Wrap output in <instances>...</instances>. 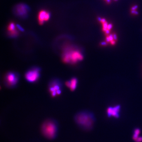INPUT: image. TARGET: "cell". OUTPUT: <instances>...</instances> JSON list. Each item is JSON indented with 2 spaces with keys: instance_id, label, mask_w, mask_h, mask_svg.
I'll use <instances>...</instances> for the list:
<instances>
[{
  "instance_id": "cell-14",
  "label": "cell",
  "mask_w": 142,
  "mask_h": 142,
  "mask_svg": "<svg viewBox=\"0 0 142 142\" xmlns=\"http://www.w3.org/2000/svg\"><path fill=\"white\" fill-rule=\"evenodd\" d=\"M108 24L107 22H105L103 24V31L105 32L107 30Z\"/></svg>"
},
{
  "instance_id": "cell-28",
  "label": "cell",
  "mask_w": 142,
  "mask_h": 142,
  "mask_svg": "<svg viewBox=\"0 0 142 142\" xmlns=\"http://www.w3.org/2000/svg\"><path fill=\"white\" fill-rule=\"evenodd\" d=\"M106 1L108 3H110V2H111V0H106Z\"/></svg>"
},
{
  "instance_id": "cell-7",
  "label": "cell",
  "mask_w": 142,
  "mask_h": 142,
  "mask_svg": "<svg viewBox=\"0 0 142 142\" xmlns=\"http://www.w3.org/2000/svg\"><path fill=\"white\" fill-rule=\"evenodd\" d=\"M120 106L116 105L114 107H109L107 111V116L109 117H113L118 118L120 117Z\"/></svg>"
},
{
  "instance_id": "cell-10",
  "label": "cell",
  "mask_w": 142,
  "mask_h": 142,
  "mask_svg": "<svg viewBox=\"0 0 142 142\" xmlns=\"http://www.w3.org/2000/svg\"><path fill=\"white\" fill-rule=\"evenodd\" d=\"M49 86L53 87L56 91L58 90H61L62 84L59 80L55 79L51 80L49 84Z\"/></svg>"
},
{
  "instance_id": "cell-24",
  "label": "cell",
  "mask_w": 142,
  "mask_h": 142,
  "mask_svg": "<svg viewBox=\"0 0 142 142\" xmlns=\"http://www.w3.org/2000/svg\"><path fill=\"white\" fill-rule=\"evenodd\" d=\"M17 27H18V28H19V30H20L22 31H23L24 30L23 29V28H22V27H20V26L19 25H17Z\"/></svg>"
},
{
  "instance_id": "cell-2",
  "label": "cell",
  "mask_w": 142,
  "mask_h": 142,
  "mask_svg": "<svg viewBox=\"0 0 142 142\" xmlns=\"http://www.w3.org/2000/svg\"><path fill=\"white\" fill-rule=\"evenodd\" d=\"M58 131V123L56 120L48 119L43 123L41 126V132L47 139H53L57 137Z\"/></svg>"
},
{
  "instance_id": "cell-8",
  "label": "cell",
  "mask_w": 142,
  "mask_h": 142,
  "mask_svg": "<svg viewBox=\"0 0 142 142\" xmlns=\"http://www.w3.org/2000/svg\"><path fill=\"white\" fill-rule=\"evenodd\" d=\"M50 17V14L49 12L45 10H42L38 14V21L40 25L44 23L45 21H46L49 19Z\"/></svg>"
},
{
  "instance_id": "cell-6",
  "label": "cell",
  "mask_w": 142,
  "mask_h": 142,
  "mask_svg": "<svg viewBox=\"0 0 142 142\" xmlns=\"http://www.w3.org/2000/svg\"><path fill=\"white\" fill-rule=\"evenodd\" d=\"M30 9L28 6L25 4L17 5L14 9V12L16 15L21 17H25L27 16Z\"/></svg>"
},
{
  "instance_id": "cell-12",
  "label": "cell",
  "mask_w": 142,
  "mask_h": 142,
  "mask_svg": "<svg viewBox=\"0 0 142 142\" xmlns=\"http://www.w3.org/2000/svg\"><path fill=\"white\" fill-rule=\"evenodd\" d=\"M18 34H19V33L16 30L13 31L9 32V37H11V38H15L18 36Z\"/></svg>"
},
{
  "instance_id": "cell-17",
  "label": "cell",
  "mask_w": 142,
  "mask_h": 142,
  "mask_svg": "<svg viewBox=\"0 0 142 142\" xmlns=\"http://www.w3.org/2000/svg\"><path fill=\"white\" fill-rule=\"evenodd\" d=\"M112 27H113V25H112L111 24H108V27H107V29L110 30L112 29Z\"/></svg>"
},
{
  "instance_id": "cell-26",
  "label": "cell",
  "mask_w": 142,
  "mask_h": 142,
  "mask_svg": "<svg viewBox=\"0 0 142 142\" xmlns=\"http://www.w3.org/2000/svg\"><path fill=\"white\" fill-rule=\"evenodd\" d=\"M116 43V41H115V40H114L113 41H111V44L113 45H115V44Z\"/></svg>"
},
{
  "instance_id": "cell-27",
  "label": "cell",
  "mask_w": 142,
  "mask_h": 142,
  "mask_svg": "<svg viewBox=\"0 0 142 142\" xmlns=\"http://www.w3.org/2000/svg\"><path fill=\"white\" fill-rule=\"evenodd\" d=\"M98 21H100V22H101V20H102V19H101V17H98Z\"/></svg>"
},
{
  "instance_id": "cell-25",
  "label": "cell",
  "mask_w": 142,
  "mask_h": 142,
  "mask_svg": "<svg viewBox=\"0 0 142 142\" xmlns=\"http://www.w3.org/2000/svg\"><path fill=\"white\" fill-rule=\"evenodd\" d=\"M105 22H106V20H105V19H104V18L102 19L101 21V23H105Z\"/></svg>"
},
{
  "instance_id": "cell-19",
  "label": "cell",
  "mask_w": 142,
  "mask_h": 142,
  "mask_svg": "<svg viewBox=\"0 0 142 142\" xmlns=\"http://www.w3.org/2000/svg\"><path fill=\"white\" fill-rule=\"evenodd\" d=\"M137 8H138V6L137 5H136V6H134L131 8V10H135Z\"/></svg>"
},
{
  "instance_id": "cell-4",
  "label": "cell",
  "mask_w": 142,
  "mask_h": 142,
  "mask_svg": "<svg viewBox=\"0 0 142 142\" xmlns=\"http://www.w3.org/2000/svg\"><path fill=\"white\" fill-rule=\"evenodd\" d=\"M40 69L38 67L32 68L26 73L25 75L26 79L30 82L37 81L40 78Z\"/></svg>"
},
{
  "instance_id": "cell-9",
  "label": "cell",
  "mask_w": 142,
  "mask_h": 142,
  "mask_svg": "<svg viewBox=\"0 0 142 142\" xmlns=\"http://www.w3.org/2000/svg\"><path fill=\"white\" fill-rule=\"evenodd\" d=\"M77 83V79L75 77L72 78L70 80H68L66 82V86L69 88L71 91H74L76 89Z\"/></svg>"
},
{
  "instance_id": "cell-23",
  "label": "cell",
  "mask_w": 142,
  "mask_h": 142,
  "mask_svg": "<svg viewBox=\"0 0 142 142\" xmlns=\"http://www.w3.org/2000/svg\"><path fill=\"white\" fill-rule=\"evenodd\" d=\"M105 34L106 35H108V34L110 33V30L107 29V30H106V31L105 32Z\"/></svg>"
},
{
  "instance_id": "cell-11",
  "label": "cell",
  "mask_w": 142,
  "mask_h": 142,
  "mask_svg": "<svg viewBox=\"0 0 142 142\" xmlns=\"http://www.w3.org/2000/svg\"><path fill=\"white\" fill-rule=\"evenodd\" d=\"M141 130L138 128H136L134 130V134L133 136V139H134L135 141H136L137 138L139 137V134H140Z\"/></svg>"
},
{
  "instance_id": "cell-13",
  "label": "cell",
  "mask_w": 142,
  "mask_h": 142,
  "mask_svg": "<svg viewBox=\"0 0 142 142\" xmlns=\"http://www.w3.org/2000/svg\"><path fill=\"white\" fill-rule=\"evenodd\" d=\"M8 32H11L15 30V25L13 23H9L8 27Z\"/></svg>"
},
{
  "instance_id": "cell-1",
  "label": "cell",
  "mask_w": 142,
  "mask_h": 142,
  "mask_svg": "<svg viewBox=\"0 0 142 142\" xmlns=\"http://www.w3.org/2000/svg\"><path fill=\"white\" fill-rule=\"evenodd\" d=\"M74 120L76 124L84 130H90L93 127L95 117L93 113L88 111H82L77 113Z\"/></svg>"
},
{
  "instance_id": "cell-16",
  "label": "cell",
  "mask_w": 142,
  "mask_h": 142,
  "mask_svg": "<svg viewBox=\"0 0 142 142\" xmlns=\"http://www.w3.org/2000/svg\"><path fill=\"white\" fill-rule=\"evenodd\" d=\"M135 141L136 142H142V137H139Z\"/></svg>"
},
{
  "instance_id": "cell-21",
  "label": "cell",
  "mask_w": 142,
  "mask_h": 142,
  "mask_svg": "<svg viewBox=\"0 0 142 142\" xmlns=\"http://www.w3.org/2000/svg\"><path fill=\"white\" fill-rule=\"evenodd\" d=\"M107 42H103L101 43V46H105L107 45Z\"/></svg>"
},
{
  "instance_id": "cell-15",
  "label": "cell",
  "mask_w": 142,
  "mask_h": 142,
  "mask_svg": "<svg viewBox=\"0 0 142 142\" xmlns=\"http://www.w3.org/2000/svg\"><path fill=\"white\" fill-rule=\"evenodd\" d=\"M109 36V38L110 39V42H111V41H113V40H114L113 38V34H110V35H109V36Z\"/></svg>"
},
{
  "instance_id": "cell-29",
  "label": "cell",
  "mask_w": 142,
  "mask_h": 142,
  "mask_svg": "<svg viewBox=\"0 0 142 142\" xmlns=\"http://www.w3.org/2000/svg\"><path fill=\"white\" fill-rule=\"evenodd\" d=\"M116 0V1H117V0Z\"/></svg>"
},
{
  "instance_id": "cell-5",
  "label": "cell",
  "mask_w": 142,
  "mask_h": 142,
  "mask_svg": "<svg viewBox=\"0 0 142 142\" xmlns=\"http://www.w3.org/2000/svg\"><path fill=\"white\" fill-rule=\"evenodd\" d=\"M19 75L17 73L10 71L7 73L4 77V82L7 86L13 87L19 81Z\"/></svg>"
},
{
  "instance_id": "cell-3",
  "label": "cell",
  "mask_w": 142,
  "mask_h": 142,
  "mask_svg": "<svg viewBox=\"0 0 142 142\" xmlns=\"http://www.w3.org/2000/svg\"><path fill=\"white\" fill-rule=\"evenodd\" d=\"M62 57L64 63L73 65L83 60L84 57L80 51L70 47L65 49Z\"/></svg>"
},
{
  "instance_id": "cell-18",
  "label": "cell",
  "mask_w": 142,
  "mask_h": 142,
  "mask_svg": "<svg viewBox=\"0 0 142 142\" xmlns=\"http://www.w3.org/2000/svg\"><path fill=\"white\" fill-rule=\"evenodd\" d=\"M131 13L132 14H135V15H138L139 14V13L137 11H136V10L131 11Z\"/></svg>"
},
{
  "instance_id": "cell-20",
  "label": "cell",
  "mask_w": 142,
  "mask_h": 142,
  "mask_svg": "<svg viewBox=\"0 0 142 142\" xmlns=\"http://www.w3.org/2000/svg\"><path fill=\"white\" fill-rule=\"evenodd\" d=\"M113 38L115 40V41H116L117 40V35L115 34H113Z\"/></svg>"
},
{
  "instance_id": "cell-22",
  "label": "cell",
  "mask_w": 142,
  "mask_h": 142,
  "mask_svg": "<svg viewBox=\"0 0 142 142\" xmlns=\"http://www.w3.org/2000/svg\"><path fill=\"white\" fill-rule=\"evenodd\" d=\"M106 41L107 42L109 43L110 42V39L109 38V36H107L106 38Z\"/></svg>"
}]
</instances>
